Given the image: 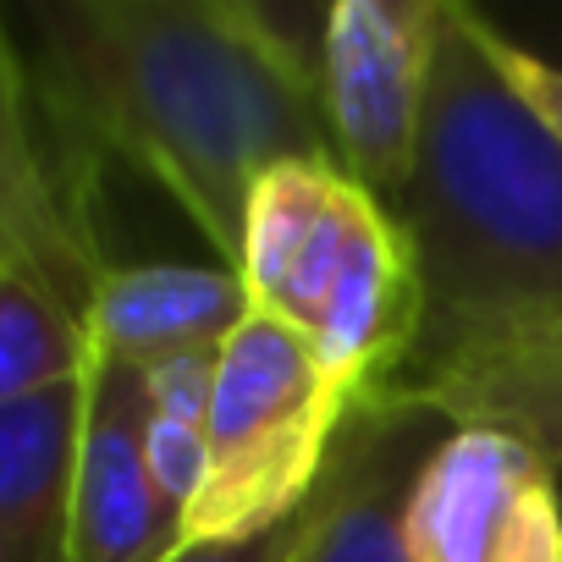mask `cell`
Returning a JSON list of instances; mask_svg holds the SVG:
<instances>
[{
  "label": "cell",
  "instance_id": "6da1fadb",
  "mask_svg": "<svg viewBox=\"0 0 562 562\" xmlns=\"http://www.w3.org/2000/svg\"><path fill=\"white\" fill-rule=\"evenodd\" d=\"M29 72L72 193L122 160L237 270L254 182L281 160H331L321 40L259 0H61L34 7Z\"/></svg>",
  "mask_w": 562,
  "mask_h": 562
},
{
  "label": "cell",
  "instance_id": "7a4b0ae2",
  "mask_svg": "<svg viewBox=\"0 0 562 562\" xmlns=\"http://www.w3.org/2000/svg\"><path fill=\"white\" fill-rule=\"evenodd\" d=\"M397 226L425 288V337L562 326V138L491 56V18L436 0L419 149Z\"/></svg>",
  "mask_w": 562,
  "mask_h": 562
},
{
  "label": "cell",
  "instance_id": "3957f363",
  "mask_svg": "<svg viewBox=\"0 0 562 562\" xmlns=\"http://www.w3.org/2000/svg\"><path fill=\"white\" fill-rule=\"evenodd\" d=\"M348 403L293 326L248 310L221 342L204 425L210 474L182 518V546H232L288 524L310 502Z\"/></svg>",
  "mask_w": 562,
  "mask_h": 562
},
{
  "label": "cell",
  "instance_id": "277c9868",
  "mask_svg": "<svg viewBox=\"0 0 562 562\" xmlns=\"http://www.w3.org/2000/svg\"><path fill=\"white\" fill-rule=\"evenodd\" d=\"M436 0H331L321 45V116L331 160L397 210L425 111Z\"/></svg>",
  "mask_w": 562,
  "mask_h": 562
},
{
  "label": "cell",
  "instance_id": "5b68a950",
  "mask_svg": "<svg viewBox=\"0 0 562 562\" xmlns=\"http://www.w3.org/2000/svg\"><path fill=\"white\" fill-rule=\"evenodd\" d=\"M414 562H562V491L507 430L452 425L408 502Z\"/></svg>",
  "mask_w": 562,
  "mask_h": 562
},
{
  "label": "cell",
  "instance_id": "8992f818",
  "mask_svg": "<svg viewBox=\"0 0 562 562\" xmlns=\"http://www.w3.org/2000/svg\"><path fill=\"white\" fill-rule=\"evenodd\" d=\"M447 430L452 425L403 386L353 397L304 502L293 562H414L408 502Z\"/></svg>",
  "mask_w": 562,
  "mask_h": 562
},
{
  "label": "cell",
  "instance_id": "52a82bcc",
  "mask_svg": "<svg viewBox=\"0 0 562 562\" xmlns=\"http://www.w3.org/2000/svg\"><path fill=\"white\" fill-rule=\"evenodd\" d=\"M0 265H29L83 315L94 281L111 270L100 226L67 182L56 138L40 111L29 50L0 12Z\"/></svg>",
  "mask_w": 562,
  "mask_h": 562
},
{
  "label": "cell",
  "instance_id": "ba28073f",
  "mask_svg": "<svg viewBox=\"0 0 562 562\" xmlns=\"http://www.w3.org/2000/svg\"><path fill=\"white\" fill-rule=\"evenodd\" d=\"M144 430V370L94 353L72 491V562H171L182 551V518L149 480Z\"/></svg>",
  "mask_w": 562,
  "mask_h": 562
},
{
  "label": "cell",
  "instance_id": "9c48e42d",
  "mask_svg": "<svg viewBox=\"0 0 562 562\" xmlns=\"http://www.w3.org/2000/svg\"><path fill=\"white\" fill-rule=\"evenodd\" d=\"M403 392L430 403L447 425H491L518 436L562 491V348L529 337L419 342Z\"/></svg>",
  "mask_w": 562,
  "mask_h": 562
},
{
  "label": "cell",
  "instance_id": "30bf717a",
  "mask_svg": "<svg viewBox=\"0 0 562 562\" xmlns=\"http://www.w3.org/2000/svg\"><path fill=\"white\" fill-rule=\"evenodd\" d=\"M248 288L232 265H182V259H144L111 265L94 281L83 310L89 342L100 359H122L133 370L210 353L248 321Z\"/></svg>",
  "mask_w": 562,
  "mask_h": 562
},
{
  "label": "cell",
  "instance_id": "8fae6325",
  "mask_svg": "<svg viewBox=\"0 0 562 562\" xmlns=\"http://www.w3.org/2000/svg\"><path fill=\"white\" fill-rule=\"evenodd\" d=\"M89 375L0 403V562H72V491Z\"/></svg>",
  "mask_w": 562,
  "mask_h": 562
},
{
  "label": "cell",
  "instance_id": "7c38bea8",
  "mask_svg": "<svg viewBox=\"0 0 562 562\" xmlns=\"http://www.w3.org/2000/svg\"><path fill=\"white\" fill-rule=\"evenodd\" d=\"M94 342L83 315L29 265H0V403L83 381Z\"/></svg>",
  "mask_w": 562,
  "mask_h": 562
},
{
  "label": "cell",
  "instance_id": "4fadbf2b",
  "mask_svg": "<svg viewBox=\"0 0 562 562\" xmlns=\"http://www.w3.org/2000/svg\"><path fill=\"white\" fill-rule=\"evenodd\" d=\"M144 458H149V480L160 491V502L188 518L193 496L204 491V474H210V441L199 425H177L166 414H149V430H144Z\"/></svg>",
  "mask_w": 562,
  "mask_h": 562
},
{
  "label": "cell",
  "instance_id": "5bb4252c",
  "mask_svg": "<svg viewBox=\"0 0 562 562\" xmlns=\"http://www.w3.org/2000/svg\"><path fill=\"white\" fill-rule=\"evenodd\" d=\"M215 364H221V348L149 364V370H144L149 414H166V419H177V425H199V430H204V425H210V397H215Z\"/></svg>",
  "mask_w": 562,
  "mask_h": 562
},
{
  "label": "cell",
  "instance_id": "9a60e30c",
  "mask_svg": "<svg viewBox=\"0 0 562 562\" xmlns=\"http://www.w3.org/2000/svg\"><path fill=\"white\" fill-rule=\"evenodd\" d=\"M491 56H496V67L507 72V83L535 105V116L562 138V67L546 61V56H535V50H524V45L507 40L496 23H491Z\"/></svg>",
  "mask_w": 562,
  "mask_h": 562
},
{
  "label": "cell",
  "instance_id": "2e32d148",
  "mask_svg": "<svg viewBox=\"0 0 562 562\" xmlns=\"http://www.w3.org/2000/svg\"><path fill=\"white\" fill-rule=\"evenodd\" d=\"M299 540H304V507L288 524H276L270 535L232 540V546H182L171 562H293Z\"/></svg>",
  "mask_w": 562,
  "mask_h": 562
},
{
  "label": "cell",
  "instance_id": "e0dca14e",
  "mask_svg": "<svg viewBox=\"0 0 562 562\" xmlns=\"http://www.w3.org/2000/svg\"><path fill=\"white\" fill-rule=\"evenodd\" d=\"M529 342H551V348H562V326H557V331H529Z\"/></svg>",
  "mask_w": 562,
  "mask_h": 562
}]
</instances>
